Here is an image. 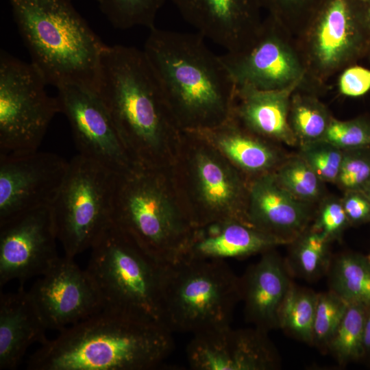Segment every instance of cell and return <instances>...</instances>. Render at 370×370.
<instances>
[{
	"mask_svg": "<svg viewBox=\"0 0 370 370\" xmlns=\"http://www.w3.org/2000/svg\"><path fill=\"white\" fill-rule=\"evenodd\" d=\"M97 1V0H96Z\"/></svg>",
	"mask_w": 370,
	"mask_h": 370,
	"instance_id": "45",
	"label": "cell"
},
{
	"mask_svg": "<svg viewBox=\"0 0 370 370\" xmlns=\"http://www.w3.org/2000/svg\"><path fill=\"white\" fill-rule=\"evenodd\" d=\"M29 293L47 330L60 332L102 310L87 271L65 255L38 277Z\"/></svg>",
	"mask_w": 370,
	"mask_h": 370,
	"instance_id": "13",
	"label": "cell"
},
{
	"mask_svg": "<svg viewBox=\"0 0 370 370\" xmlns=\"http://www.w3.org/2000/svg\"><path fill=\"white\" fill-rule=\"evenodd\" d=\"M317 293L291 282L278 311V328L312 345Z\"/></svg>",
	"mask_w": 370,
	"mask_h": 370,
	"instance_id": "27",
	"label": "cell"
},
{
	"mask_svg": "<svg viewBox=\"0 0 370 370\" xmlns=\"http://www.w3.org/2000/svg\"><path fill=\"white\" fill-rule=\"evenodd\" d=\"M370 201V181L361 190Z\"/></svg>",
	"mask_w": 370,
	"mask_h": 370,
	"instance_id": "41",
	"label": "cell"
},
{
	"mask_svg": "<svg viewBox=\"0 0 370 370\" xmlns=\"http://www.w3.org/2000/svg\"><path fill=\"white\" fill-rule=\"evenodd\" d=\"M323 140L343 150L370 147V122L364 119L332 118Z\"/></svg>",
	"mask_w": 370,
	"mask_h": 370,
	"instance_id": "35",
	"label": "cell"
},
{
	"mask_svg": "<svg viewBox=\"0 0 370 370\" xmlns=\"http://www.w3.org/2000/svg\"><path fill=\"white\" fill-rule=\"evenodd\" d=\"M198 33L155 26L143 49L183 132L218 126L232 118L237 86L221 56Z\"/></svg>",
	"mask_w": 370,
	"mask_h": 370,
	"instance_id": "1",
	"label": "cell"
},
{
	"mask_svg": "<svg viewBox=\"0 0 370 370\" xmlns=\"http://www.w3.org/2000/svg\"><path fill=\"white\" fill-rule=\"evenodd\" d=\"M340 92L348 97H360L370 90V70L354 66L343 71L339 78Z\"/></svg>",
	"mask_w": 370,
	"mask_h": 370,
	"instance_id": "37",
	"label": "cell"
},
{
	"mask_svg": "<svg viewBox=\"0 0 370 370\" xmlns=\"http://www.w3.org/2000/svg\"><path fill=\"white\" fill-rule=\"evenodd\" d=\"M343 151L336 184L345 191L362 190L370 181V147Z\"/></svg>",
	"mask_w": 370,
	"mask_h": 370,
	"instance_id": "34",
	"label": "cell"
},
{
	"mask_svg": "<svg viewBox=\"0 0 370 370\" xmlns=\"http://www.w3.org/2000/svg\"><path fill=\"white\" fill-rule=\"evenodd\" d=\"M332 117L326 108L317 99L293 95L288 120L297 145L322 140Z\"/></svg>",
	"mask_w": 370,
	"mask_h": 370,
	"instance_id": "29",
	"label": "cell"
},
{
	"mask_svg": "<svg viewBox=\"0 0 370 370\" xmlns=\"http://www.w3.org/2000/svg\"><path fill=\"white\" fill-rule=\"evenodd\" d=\"M366 20L370 29V3H368V8L366 12Z\"/></svg>",
	"mask_w": 370,
	"mask_h": 370,
	"instance_id": "42",
	"label": "cell"
},
{
	"mask_svg": "<svg viewBox=\"0 0 370 370\" xmlns=\"http://www.w3.org/2000/svg\"><path fill=\"white\" fill-rule=\"evenodd\" d=\"M30 62L5 51L0 55V153L37 151L54 116L61 112L58 97Z\"/></svg>",
	"mask_w": 370,
	"mask_h": 370,
	"instance_id": "9",
	"label": "cell"
},
{
	"mask_svg": "<svg viewBox=\"0 0 370 370\" xmlns=\"http://www.w3.org/2000/svg\"><path fill=\"white\" fill-rule=\"evenodd\" d=\"M117 175L101 164L78 154L50 210L64 255L73 258L90 249L112 223Z\"/></svg>",
	"mask_w": 370,
	"mask_h": 370,
	"instance_id": "8",
	"label": "cell"
},
{
	"mask_svg": "<svg viewBox=\"0 0 370 370\" xmlns=\"http://www.w3.org/2000/svg\"><path fill=\"white\" fill-rule=\"evenodd\" d=\"M236 86L275 90L300 82L303 68L293 51L269 25L246 50L221 56Z\"/></svg>",
	"mask_w": 370,
	"mask_h": 370,
	"instance_id": "17",
	"label": "cell"
},
{
	"mask_svg": "<svg viewBox=\"0 0 370 370\" xmlns=\"http://www.w3.org/2000/svg\"><path fill=\"white\" fill-rule=\"evenodd\" d=\"M364 349L365 359H370V304L366 307L364 325Z\"/></svg>",
	"mask_w": 370,
	"mask_h": 370,
	"instance_id": "40",
	"label": "cell"
},
{
	"mask_svg": "<svg viewBox=\"0 0 370 370\" xmlns=\"http://www.w3.org/2000/svg\"><path fill=\"white\" fill-rule=\"evenodd\" d=\"M327 274L330 290L349 304H370V263L354 252L332 258Z\"/></svg>",
	"mask_w": 370,
	"mask_h": 370,
	"instance_id": "25",
	"label": "cell"
},
{
	"mask_svg": "<svg viewBox=\"0 0 370 370\" xmlns=\"http://www.w3.org/2000/svg\"><path fill=\"white\" fill-rule=\"evenodd\" d=\"M348 305L349 303L330 290L317 293L312 345L326 351Z\"/></svg>",
	"mask_w": 370,
	"mask_h": 370,
	"instance_id": "32",
	"label": "cell"
},
{
	"mask_svg": "<svg viewBox=\"0 0 370 370\" xmlns=\"http://www.w3.org/2000/svg\"><path fill=\"white\" fill-rule=\"evenodd\" d=\"M160 168L117 175L112 223L162 264L184 255L195 227L175 203Z\"/></svg>",
	"mask_w": 370,
	"mask_h": 370,
	"instance_id": "5",
	"label": "cell"
},
{
	"mask_svg": "<svg viewBox=\"0 0 370 370\" xmlns=\"http://www.w3.org/2000/svg\"><path fill=\"white\" fill-rule=\"evenodd\" d=\"M186 354L195 370H272L280 363L267 332L256 327L194 334Z\"/></svg>",
	"mask_w": 370,
	"mask_h": 370,
	"instance_id": "15",
	"label": "cell"
},
{
	"mask_svg": "<svg viewBox=\"0 0 370 370\" xmlns=\"http://www.w3.org/2000/svg\"><path fill=\"white\" fill-rule=\"evenodd\" d=\"M50 207L0 223V287L43 275L58 259Z\"/></svg>",
	"mask_w": 370,
	"mask_h": 370,
	"instance_id": "14",
	"label": "cell"
},
{
	"mask_svg": "<svg viewBox=\"0 0 370 370\" xmlns=\"http://www.w3.org/2000/svg\"><path fill=\"white\" fill-rule=\"evenodd\" d=\"M349 225L341 200L331 197L321 203L310 228L332 241L339 238Z\"/></svg>",
	"mask_w": 370,
	"mask_h": 370,
	"instance_id": "36",
	"label": "cell"
},
{
	"mask_svg": "<svg viewBox=\"0 0 370 370\" xmlns=\"http://www.w3.org/2000/svg\"><path fill=\"white\" fill-rule=\"evenodd\" d=\"M166 0H97L111 24L126 29L136 26L153 27L156 17Z\"/></svg>",
	"mask_w": 370,
	"mask_h": 370,
	"instance_id": "31",
	"label": "cell"
},
{
	"mask_svg": "<svg viewBox=\"0 0 370 370\" xmlns=\"http://www.w3.org/2000/svg\"><path fill=\"white\" fill-rule=\"evenodd\" d=\"M241 301L240 278L222 260L182 257L164 264V323L194 334L230 325Z\"/></svg>",
	"mask_w": 370,
	"mask_h": 370,
	"instance_id": "7",
	"label": "cell"
},
{
	"mask_svg": "<svg viewBox=\"0 0 370 370\" xmlns=\"http://www.w3.org/2000/svg\"><path fill=\"white\" fill-rule=\"evenodd\" d=\"M366 306L349 304L345 314L327 347L341 365L365 358L364 325Z\"/></svg>",
	"mask_w": 370,
	"mask_h": 370,
	"instance_id": "28",
	"label": "cell"
},
{
	"mask_svg": "<svg viewBox=\"0 0 370 370\" xmlns=\"http://www.w3.org/2000/svg\"><path fill=\"white\" fill-rule=\"evenodd\" d=\"M183 18L203 38L227 53L248 49L262 25L258 0H171Z\"/></svg>",
	"mask_w": 370,
	"mask_h": 370,
	"instance_id": "16",
	"label": "cell"
},
{
	"mask_svg": "<svg viewBox=\"0 0 370 370\" xmlns=\"http://www.w3.org/2000/svg\"><path fill=\"white\" fill-rule=\"evenodd\" d=\"M47 328L29 291L0 294V370L15 369L27 349L42 343Z\"/></svg>",
	"mask_w": 370,
	"mask_h": 370,
	"instance_id": "23",
	"label": "cell"
},
{
	"mask_svg": "<svg viewBox=\"0 0 370 370\" xmlns=\"http://www.w3.org/2000/svg\"><path fill=\"white\" fill-rule=\"evenodd\" d=\"M31 63L48 84L96 92L104 44L71 0H9Z\"/></svg>",
	"mask_w": 370,
	"mask_h": 370,
	"instance_id": "4",
	"label": "cell"
},
{
	"mask_svg": "<svg viewBox=\"0 0 370 370\" xmlns=\"http://www.w3.org/2000/svg\"><path fill=\"white\" fill-rule=\"evenodd\" d=\"M310 42L312 60L323 71L336 69L353 56L360 35L351 0H323Z\"/></svg>",
	"mask_w": 370,
	"mask_h": 370,
	"instance_id": "22",
	"label": "cell"
},
{
	"mask_svg": "<svg viewBox=\"0 0 370 370\" xmlns=\"http://www.w3.org/2000/svg\"><path fill=\"white\" fill-rule=\"evenodd\" d=\"M61 156L34 151L0 153V223L54 201L67 172Z\"/></svg>",
	"mask_w": 370,
	"mask_h": 370,
	"instance_id": "12",
	"label": "cell"
},
{
	"mask_svg": "<svg viewBox=\"0 0 370 370\" xmlns=\"http://www.w3.org/2000/svg\"><path fill=\"white\" fill-rule=\"evenodd\" d=\"M165 325L102 310L46 339L28 358L30 370H149L173 348Z\"/></svg>",
	"mask_w": 370,
	"mask_h": 370,
	"instance_id": "3",
	"label": "cell"
},
{
	"mask_svg": "<svg viewBox=\"0 0 370 370\" xmlns=\"http://www.w3.org/2000/svg\"><path fill=\"white\" fill-rule=\"evenodd\" d=\"M195 134L202 146L193 150L188 162L190 183L197 201L189 211L193 225L196 228L232 219L249 224L247 217L248 188L238 170Z\"/></svg>",
	"mask_w": 370,
	"mask_h": 370,
	"instance_id": "10",
	"label": "cell"
},
{
	"mask_svg": "<svg viewBox=\"0 0 370 370\" xmlns=\"http://www.w3.org/2000/svg\"><path fill=\"white\" fill-rule=\"evenodd\" d=\"M90 249L86 270L98 291L102 310L164 324V264L112 223Z\"/></svg>",
	"mask_w": 370,
	"mask_h": 370,
	"instance_id": "6",
	"label": "cell"
},
{
	"mask_svg": "<svg viewBox=\"0 0 370 370\" xmlns=\"http://www.w3.org/2000/svg\"><path fill=\"white\" fill-rule=\"evenodd\" d=\"M247 217L250 225L291 244L308 228V204L286 190L273 171L255 177L248 188Z\"/></svg>",
	"mask_w": 370,
	"mask_h": 370,
	"instance_id": "18",
	"label": "cell"
},
{
	"mask_svg": "<svg viewBox=\"0 0 370 370\" xmlns=\"http://www.w3.org/2000/svg\"><path fill=\"white\" fill-rule=\"evenodd\" d=\"M61 112L69 121L79 154L118 175L136 166L96 92L76 84L57 88Z\"/></svg>",
	"mask_w": 370,
	"mask_h": 370,
	"instance_id": "11",
	"label": "cell"
},
{
	"mask_svg": "<svg viewBox=\"0 0 370 370\" xmlns=\"http://www.w3.org/2000/svg\"><path fill=\"white\" fill-rule=\"evenodd\" d=\"M96 92L138 166L160 168L168 143L183 131L177 124L143 50L104 45Z\"/></svg>",
	"mask_w": 370,
	"mask_h": 370,
	"instance_id": "2",
	"label": "cell"
},
{
	"mask_svg": "<svg viewBox=\"0 0 370 370\" xmlns=\"http://www.w3.org/2000/svg\"><path fill=\"white\" fill-rule=\"evenodd\" d=\"M317 0H258L261 6L269 8L273 15L284 12H296L308 7Z\"/></svg>",
	"mask_w": 370,
	"mask_h": 370,
	"instance_id": "39",
	"label": "cell"
},
{
	"mask_svg": "<svg viewBox=\"0 0 370 370\" xmlns=\"http://www.w3.org/2000/svg\"><path fill=\"white\" fill-rule=\"evenodd\" d=\"M190 132L212 145L238 171L256 177L274 171L283 160L266 139L233 118L212 128Z\"/></svg>",
	"mask_w": 370,
	"mask_h": 370,
	"instance_id": "24",
	"label": "cell"
},
{
	"mask_svg": "<svg viewBox=\"0 0 370 370\" xmlns=\"http://www.w3.org/2000/svg\"><path fill=\"white\" fill-rule=\"evenodd\" d=\"M341 200L350 225L370 222V201L361 190L345 191Z\"/></svg>",
	"mask_w": 370,
	"mask_h": 370,
	"instance_id": "38",
	"label": "cell"
},
{
	"mask_svg": "<svg viewBox=\"0 0 370 370\" xmlns=\"http://www.w3.org/2000/svg\"><path fill=\"white\" fill-rule=\"evenodd\" d=\"M361 2L366 3H370V0H358Z\"/></svg>",
	"mask_w": 370,
	"mask_h": 370,
	"instance_id": "43",
	"label": "cell"
},
{
	"mask_svg": "<svg viewBox=\"0 0 370 370\" xmlns=\"http://www.w3.org/2000/svg\"><path fill=\"white\" fill-rule=\"evenodd\" d=\"M367 260H369L370 263V253L367 256Z\"/></svg>",
	"mask_w": 370,
	"mask_h": 370,
	"instance_id": "44",
	"label": "cell"
},
{
	"mask_svg": "<svg viewBox=\"0 0 370 370\" xmlns=\"http://www.w3.org/2000/svg\"><path fill=\"white\" fill-rule=\"evenodd\" d=\"M330 242L323 234L306 229L289 244L291 247L285 263L290 273L310 281L327 274L332 260Z\"/></svg>",
	"mask_w": 370,
	"mask_h": 370,
	"instance_id": "26",
	"label": "cell"
},
{
	"mask_svg": "<svg viewBox=\"0 0 370 370\" xmlns=\"http://www.w3.org/2000/svg\"><path fill=\"white\" fill-rule=\"evenodd\" d=\"M283 245L289 243L232 219L195 228L182 257L224 260L262 254Z\"/></svg>",
	"mask_w": 370,
	"mask_h": 370,
	"instance_id": "21",
	"label": "cell"
},
{
	"mask_svg": "<svg viewBox=\"0 0 370 370\" xmlns=\"http://www.w3.org/2000/svg\"><path fill=\"white\" fill-rule=\"evenodd\" d=\"M291 282L285 262L273 249L263 252L240 278L246 320L267 332L278 328V311Z\"/></svg>",
	"mask_w": 370,
	"mask_h": 370,
	"instance_id": "19",
	"label": "cell"
},
{
	"mask_svg": "<svg viewBox=\"0 0 370 370\" xmlns=\"http://www.w3.org/2000/svg\"><path fill=\"white\" fill-rule=\"evenodd\" d=\"M280 184L297 199L310 204L323 193V181L299 155L283 160L273 171Z\"/></svg>",
	"mask_w": 370,
	"mask_h": 370,
	"instance_id": "30",
	"label": "cell"
},
{
	"mask_svg": "<svg viewBox=\"0 0 370 370\" xmlns=\"http://www.w3.org/2000/svg\"><path fill=\"white\" fill-rule=\"evenodd\" d=\"M299 83L275 90L237 86L232 118L264 139L297 145L288 115L291 97Z\"/></svg>",
	"mask_w": 370,
	"mask_h": 370,
	"instance_id": "20",
	"label": "cell"
},
{
	"mask_svg": "<svg viewBox=\"0 0 370 370\" xmlns=\"http://www.w3.org/2000/svg\"><path fill=\"white\" fill-rule=\"evenodd\" d=\"M299 155L323 182H336L343 158V149L319 140L299 146Z\"/></svg>",
	"mask_w": 370,
	"mask_h": 370,
	"instance_id": "33",
	"label": "cell"
}]
</instances>
